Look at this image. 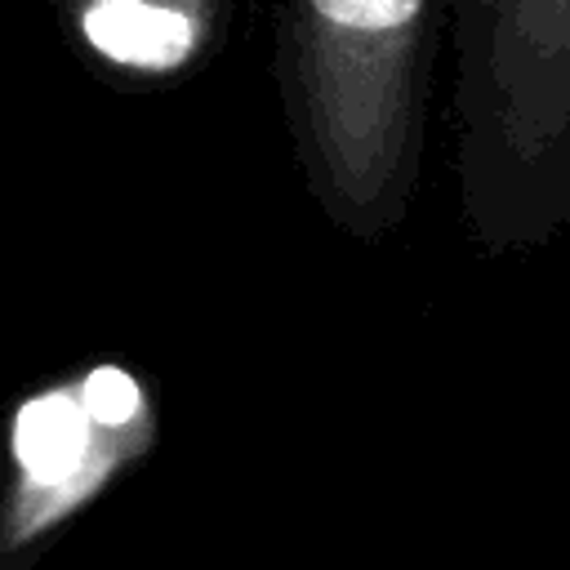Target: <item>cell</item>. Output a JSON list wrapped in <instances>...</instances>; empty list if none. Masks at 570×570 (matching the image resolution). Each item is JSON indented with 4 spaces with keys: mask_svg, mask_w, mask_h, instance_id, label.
I'll return each mask as SVG.
<instances>
[{
    "mask_svg": "<svg viewBox=\"0 0 570 570\" xmlns=\"http://www.w3.org/2000/svg\"><path fill=\"white\" fill-rule=\"evenodd\" d=\"M450 0H276L272 76L312 205L379 245L405 227Z\"/></svg>",
    "mask_w": 570,
    "mask_h": 570,
    "instance_id": "1",
    "label": "cell"
},
{
    "mask_svg": "<svg viewBox=\"0 0 570 570\" xmlns=\"http://www.w3.org/2000/svg\"><path fill=\"white\" fill-rule=\"evenodd\" d=\"M454 191L481 254L570 227V0H450Z\"/></svg>",
    "mask_w": 570,
    "mask_h": 570,
    "instance_id": "2",
    "label": "cell"
},
{
    "mask_svg": "<svg viewBox=\"0 0 570 570\" xmlns=\"http://www.w3.org/2000/svg\"><path fill=\"white\" fill-rule=\"evenodd\" d=\"M227 0H76L80 40L134 76H178L196 67L223 31Z\"/></svg>",
    "mask_w": 570,
    "mask_h": 570,
    "instance_id": "3",
    "label": "cell"
}]
</instances>
